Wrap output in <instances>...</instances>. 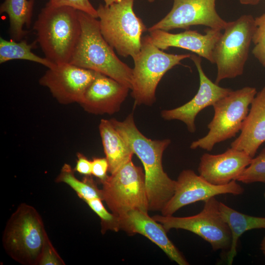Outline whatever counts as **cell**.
<instances>
[{
	"label": "cell",
	"mask_w": 265,
	"mask_h": 265,
	"mask_svg": "<svg viewBox=\"0 0 265 265\" xmlns=\"http://www.w3.org/2000/svg\"><path fill=\"white\" fill-rule=\"evenodd\" d=\"M55 181L57 183L67 184L84 201L94 198H99L103 201L102 190L97 187L93 179L88 176L82 181L78 179L74 175V170L68 164L65 163L63 165Z\"/></svg>",
	"instance_id": "obj_24"
},
{
	"label": "cell",
	"mask_w": 265,
	"mask_h": 265,
	"mask_svg": "<svg viewBox=\"0 0 265 265\" xmlns=\"http://www.w3.org/2000/svg\"><path fill=\"white\" fill-rule=\"evenodd\" d=\"M255 29L252 37L254 47L252 53L265 67V12L255 18Z\"/></svg>",
	"instance_id": "obj_27"
},
{
	"label": "cell",
	"mask_w": 265,
	"mask_h": 265,
	"mask_svg": "<svg viewBox=\"0 0 265 265\" xmlns=\"http://www.w3.org/2000/svg\"><path fill=\"white\" fill-rule=\"evenodd\" d=\"M39 265H64L65 263L53 247L47 236L39 261Z\"/></svg>",
	"instance_id": "obj_29"
},
{
	"label": "cell",
	"mask_w": 265,
	"mask_h": 265,
	"mask_svg": "<svg viewBox=\"0 0 265 265\" xmlns=\"http://www.w3.org/2000/svg\"><path fill=\"white\" fill-rule=\"evenodd\" d=\"M219 202L215 197L209 199L204 202L202 210L192 216L156 214L152 217L161 224L167 232L172 229L186 230L208 242L214 251L228 250L231 243V233L220 213Z\"/></svg>",
	"instance_id": "obj_10"
},
{
	"label": "cell",
	"mask_w": 265,
	"mask_h": 265,
	"mask_svg": "<svg viewBox=\"0 0 265 265\" xmlns=\"http://www.w3.org/2000/svg\"><path fill=\"white\" fill-rule=\"evenodd\" d=\"M265 142V86L257 93L245 119L240 133L231 147L242 151L253 158Z\"/></svg>",
	"instance_id": "obj_19"
},
{
	"label": "cell",
	"mask_w": 265,
	"mask_h": 265,
	"mask_svg": "<svg viewBox=\"0 0 265 265\" xmlns=\"http://www.w3.org/2000/svg\"><path fill=\"white\" fill-rule=\"evenodd\" d=\"M105 2V5L109 6L112 3L116 2L120 0H103ZM150 2H153L155 0H146Z\"/></svg>",
	"instance_id": "obj_33"
},
{
	"label": "cell",
	"mask_w": 265,
	"mask_h": 265,
	"mask_svg": "<svg viewBox=\"0 0 265 265\" xmlns=\"http://www.w3.org/2000/svg\"><path fill=\"white\" fill-rule=\"evenodd\" d=\"M48 3L54 6L71 7L94 18H98L97 9L93 7L89 0H49Z\"/></svg>",
	"instance_id": "obj_28"
},
{
	"label": "cell",
	"mask_w": 265,
	"mask_h": 265,
	"mask_svg": "<svg viewBox=\"0 0 265 265\" xmlns=\"http://www.w3.org/2000/svg\"><path fill=\"white\" fill-rule=\"evenodd\" d=\"M101 183L103 200L118 217L131 210L149 211L145 174L132 160Z\"/></svg>",
	"instance_id": "obj_9"
},
{
	"label": "cell",
	"mask_w": 265,
	"mask_h": 265,
	"mask_svg": "<svg viewBox=\"0 0 265 265\" xmlns=\"http://www.w3.org/2000/svg\"><path fill=\"white\" fill-rule=\"evenodd\" d=\"M102 200L94 198L85 202L100 218L102 232L105 233L110 230L115 232L120 230L119 217L114 214L108 212L104 206Z\"/></svg>",
	"instance_id": "obj_26"
},
{
	"label": "cell",
	"mask_w": 265,
	"mask_h": 265,
	"mask_svg": "<svg viewBox=\"0 0 265 265\" xmlns=\"http://www.w3.org/2000/svg\"><path fill=\"white\" fill-rule=\"evenodd\" d=\"M33 29L46 58L55 65L70 63L81 32L78 10L47 3Z\"/></svg>",
	"instance_id": "obj_3"
},
{
	"label": "cell",
	"mask_w": 265,
	"mask_h": 265,
	"mask_svg": "<svg viewBox=\"0 0 265 265\" xmlns=\"http://www.w3.org/2000/svg\"><path fill=\"white\" fill-rule=\"evenodd\" d=\"M221 217L228 225L231 233V243L227 254V263L232 264L237 255L238 243L245 232L255 229H265V217L247 215L239 212L224 203L219 202Z\"/></svg>",
	"instance_id": "obj_21"
},
{
	"label": "cell",
	"mask_w": 265,
	"mask_h": 265,
	"mask_svg": "<svg viewBox=\"0 0 265 265\" xmlns=\"http://www.w3.org/2000/svg\"><path fill=\"white\" fill-rule=\"evenodd\" d=\"M264 197H265V193H264Z\"/></svg>",
	"instance_id": "obj_35"
},
{
	"label": "cell",
	"mask_w": 265,
	"mask_h": 265,
	"mask_svg": "<svg viewBox=\"0 0 265 265\" xmlns=\"http://www.w3.org/2000/svg\"><path fill=\"white\" fill-rule=\"evenodd\" d=\"M134 0H120L97 9L105 39L120 55L133 59L139 53L142 34L147 29L133 11Z\"/></svg>",
	"instance_id": "obj_5"
},
{
	"label": "cell",
	"mask_w": 265,
	"mask_h": 265,
	"mask_svg": "<svg viewBox=\"0 0 265 265\" xmlns=\"http://www.w3.org/2000/svg\"><path fill=\"white\" fill-rule=\"evenodd\" d=\"M191 54L165 53L156 47L149 35L142 38L139 53L133 59L132 96L135 105H152L156 101L157 87L164 74Z\"/></svg>",
	"instance_id": "obj_6"
},
{
	"label": "cell",
	"mask_w": 265,
	"mask_h": 265,
	"mask_svg": "<svg viewBox=\"0 0 265 265\" xmlns=\"http://www.w3.org/2000/svg\"><path fill=\"white\" fill-rule=\"evenodd\" d=\"M36 43L28 44L25 40L16 41L0 38V63L13 59H23L42 64L48 69L55 65L46 57H41L31 52Z\"/></svg>",
	"instance_id": "obj_23"
},
{
	"label": "cell",
	"mask_w": 265,
	"mask_h": 265,
	"mask_svg": "<svg viewBox=\"0 0 265 265\" xmlns=\"http://www.w3.org/2000/svg\"><path fill=\"white\" fill-rule=\"evenodd\" d=\"M215 2L216 0H173L168 13L147 30L188 29L191 26L199 25L223 30L227 22L217 12Z\"/></svg>",
	"instance_id": "obj_12"
},
{
	"label": "cell",
	"mask_w": 265,
	"mask_h": 265,
	"mask_svg": "<svg viewBox=\"0 0 265 265\" xmlns=\"http://www.w3.org/2000/svg\"><path fill=\"white\" fill-rule=\"evenodd\" d=\"M149 32L152 43L161 50L170 47L185 49L206 58L213 64V50L222 34L221 30L209 27L205 30L204 34L196 30H191L178 33H171L159 29Z\"/></svg>",
	"instance_id": "obj_18"
},
{
	"label": "cell",
	"mask_w": 265,
	"mask_h": 265,
	"mask_svg": "<svg viewBox=\"0 0 265 265\" xmlns=\"http://www.w3.org/2000/svg\"><path fill=\"white\" fill-rule=\"evenodd\" d=\"M130 89L114 79L97 72L79 104L90 113L112 114L119 110Z\"/></svg>",
	"instance_id": "obj_15"
},
{
	"label": "cell",
	"mask_w": 265,
	"mask_h": 265,
	"mask_svg": "<svg viewBox=\"0 0 265 265\" xmlns=\"http://www.w3.org/2000/svg\"><path fill=\"white\" fill-rule=\"evenodd\" d=\"M110 120L143 165L149 211H161L173 196L176 186L162 164L163 152L171 140L146 137L136 126L132 113L122 121Z\"/></svg>",
	"instance_id": "obj_1"
},
{
	"label": "cell",
	"mask_w": 265,
	"mask_h": 265,
	"mask_svg": "<svg viewBox=\"0 0 265 265\" xmlns=\"http://www.w3.org/2000/svg\"><path fill=\"white\" fill-rule=\"evenodd\" d=\"M197 69L200 80L198 90L193 98L186 104L175 108L163 110L161 117L165 120H178L184 122L190 132L196 131L197 115L205 108L213 106L217 101L233 90L219 86L205 74L201 65V57L191 54L190 57Z\"/></svg>",
	"instance_id": "obj_14"
},
{
	"label": "cell",
	"mask_w": 265,
	"mask_h": 265,
	"mask_svg": "<svg viewBox=\"0 0 265 265\" xmlns=\"http://www.w3.org/2000/svg\"><path fill=\"white\" fill-rule=\"evenodd\" d=\"M96 74L94 71L66 63L49 68L39 81L59 103L79 104Z\"/></svg>",
	"instance_id": "obj_13"
},
{
	"label": "cell",
	"mask_w": 265,
	"mask_h": 265,
	"mask_svg": "<svg viewBox=\"0 0 265 265\" xmlns=\"http://www.w3.org/2000/svg\"><path fill=\"white\" fill-rule=\"evenodd\" d=\"M108 171V163L106 158H95L92 160V171L93 175L101 180L104 181L107 177Z\"/></svg>",
	"instance_id": "obj_30"
},
{
	"label": "cell",
	"mask_w": 265,
	"mask_h": 265,
	"mask_svg": "<svg viewBox=\"0 0 265 265\" xmlns=\"http://www.w3.org/2000/svg\"><path fill=\"white\" fill-rule=\"evenodd\" d=\"M41 217L31 206L21 204L5 228L2 243L7 254L18 263L38 265L47 236Z\"/></svg>",
	"instance_id": "obj_4"
},
{
	"label": "cell",
	"mask_w": 265,
	"mask_h": 265,
	"mask_svg": "<svg viewBox=\"0 0 265 265\" xmlns=\"http://www.w3.org/2000/svg\"><path fill=\"white\" fill-rule=\"evenodd\" d=\"M242 4L255 5L258 4L262 0H238Z\"/></svg>",
	"instance_id": "obj_32"
},
{
	"label": "cell",
	"mask_w": 265,
	"mask_h": 265,
	"mask_svg": "<svg viewBox=\"0 0 265 265\" xmlns=\"http://www.w3.org/2000/svg\"><path fill=\"white\" fill-rule=\"evenodd\" d=\"M251 158L242 151L233 148L218 155L204 154L200 158L199 175L215 185H226L238 177L251 162Z\"/></svg>",
	"instance_id": "obj_17"
},
{
	"label": "cell",
	"mask_w": 265,
	"mask_h": 265,
	"mask_svg": "<svg viewBox=\"0 0 265 265\" xmlns=\"http://www.w3.org/2000/svg\"><path fill=\"white\" fill-rule=\"evenodd\" d=\"M260 249L265 257V237H264L260 244Z\"/></svg>",
	"instance_id": "obj_34"
},
{
	"label": "cell",
	"mask_w": 265,
	"mask_h": 265,
	"mask_svg": "<svg viewBox=\"0 0 265 265\" xmlns=\"http://www.w3.org/2000/svg\"><path fill=\"white\" fill-rule=\"evenodd\" d=\"M120 230L129 235L141 234L160 247L173 261L179 265L188 263L168 238L163 226L150 217L148 212L131 210L118 216Z\"/></svg>",
	"instance_id": "obj_16"
},
{
	"label": "cell",
	"mask_w": 265,
	"mask_h": 265,
	"mask_svg": "<svg viewBox=\"0 0 265 265\" xmlns=\"http://www.w3.org/2000/svg\"><path fill=\"white\" fill-rule=\"evenodd\" d=\"M243 192V188L236 180L224 185H215L193 170H184L176 181L173 196L160 212L163 215H172L183 207L198 201L205 202L220 194L238 195Z\"/></svg>",
	"instance_id": "obj_11"
},
{
	"label": "cell",
	"mask_w": 265,
	"mask_h": 265,
	"mask_svg": "<svg viewBox=\"0 0 265 265\" xmlns=\"http://www.w3.org/2000/svg\"><path fill=\"white\" fill-rule=\"evenodd\" d=\"M99 130L111 174L132 160L134 153L110 120L102 119Z\"/></svg>",
	"instance_id": "obj_20"
},
{
	"label": "cell",
	"mask_w": 265,
	"mask_h": 265,
	"mask_svg": "<svg viewBox=\"0 0 265 265\" xmlns=\"http://www.w3.org/2000/svg\"><path fill=\"white\" fill-rule=\"evenodd\" d=\"M255 87L245 86L232 90L212 106L214 115L208 125L209 131L205 136L193 141L192 149L212 150L218 143L236 136L240 131L256 94Z\"/></svg>",
	"instance_id": "obj_8"
},
{
	"label": "cell",
	"mask_w": 265,
	"mask_h": 265,
	"mask_svg": "<svg viewBox=\"0 0 265 265\" xmlns=\"http://www.w3.org/2000/svg\"><path fill=\"white\" fill-rule=\"evenodd\" d=\"M255 27V18L250 14L227 22L213 50L217 69L216 84L243 73Z\"/></svg>",
	"instance_id": "obj_7"
},
{
	"label": "cell",
	"mask_w": 265,
	"mask_h": 265,
	"mask_svg": "<svg viewBox=\"0 0 265 265\" xmlns=\"http://www.w3.org/2000/svg\"><path fill=\"white\" fill-rule=\"evenodd\" d=\"M237 181L244 184L255 182L265 183V148L255 158H252Z\"/></svg>",
	"instance_id": "obj_25"
},
{
	"label": "cell",
	"mask_w": 265,
	"mask_h": 265,
	"mask_svg": "<svg viewBox=\"0 0 265 265\" xmlns=\"http://www.w3.org/2000/svg\"><path fill=\"white\" fill-rule=\"evenodd\" d=\"M77 157L74 170L85 176H90L92 174V161L89 160L81 153H78Z\"/></svg>",
	"instance_id": "obj_31"
},
{
	"label": "cell",
	"mask_w": 265,
	"mask_h": 265,
	"mask_svg": "<svg viewBox=\"0 0 265 265\" xmlns=\"http://www.w3.org/2000/svg\"><path fill=\"white\" fill-rule=\"evenodd\" d=\"M34 0H5L0 7V13L7 14L12 39L20 41L27 34L24 26L29 27L31 21Z\"/></svg>",
	"instance_id": "obj_22"
},
{
	"label": "cell",
	"mask_w": 265,
	"mask_h": 265,
	"mask_svg": "<svg viewBox=\"0 0 265 265\" xmlns=\"http://www.w3.org/2000/svg\"><path fill=\"white\" fill-rule=\"evenodd\" d=\"M81 32L70 63L132 86V69L122 62L102 35L97 18L78 10Z\"/></svg>",
	"instance_id": "obj_2"
}]
</instances>
